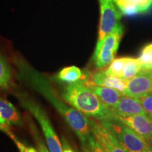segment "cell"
<instances>
[{"label": "cell", "mask_w": 152, "mask_h": 152, "mask_svg": "<svg viewBox=\"0 0 152 152\" xmlns=\"http://www.w3.org/2000/svg\"><path fill=\"white\" fill-rule=\"evenodd\" d=\"M99 2L100 6V22L98 39L92 56V61L96 58L104 39L116 27L122 16L113 0H99Z\"/></svg>", "instance_id": "cell-5"}, {"label": "cell", "mask_w": 152, "mask_h": 152, "mask_svg": "<svg viewBox=\"0 0 152 152\" xmlns=\"http://www.w3.org/2000/svg\"><path fill=\"white\" fill-rule=\"evenodd\" d=\"M62 152H75L73 148L71 147L67 140L62 137Z\"/></svg>", "instance_id": "cell-24"}, {"label": "cell", "mask_w": 152, "mask_h": 152, "mask_svg": "<svg viewBox=\"0 0 152 152\" xmlns=\"http://www.w3.org/2000/svg\"><path fill=\"white\" fill-rule=\"evenodd\" d=\"M12 87V70L5 54L0 50V89L8 90Z\"/></svg>", "instance_id": "cell-16"}, {"label": "cell", "mask_w": 152, "mask_h": 152, "mask_svg": "<svg viewBox=\"0 0 152 152\" xmlns=\"http://www.w3.org/2000/svg\"><path fill=\"white\" fill-rule=\"evenodd\" d=\"M143 152H152V147L150 144H149V146L144 149V151Z\"/></svg>", "instance_id": "cell-25"}, {"label": "cell", "mask_w": 152, "mask_h": 152, "mask_svg": "<svg viewBox=\"0 0 152 152\" xmlns=\"http://www.w3.org/2000/svg\"><path fill=\"white\" fill-rule=\"evenodd\" d=\"M151 92H152V89H151Z\"/></svg>", "instance_id": "cell-29"}, {"label": "cell", "mask_w": 152, "mask_h": 152, "mask_svg": "<svg viewBox=\"0 0 152 152\" xmlns=\"http://www.w3.org/2000/svg\"><path fill=\"white\" fill-rule=\"evenodd\" d=\"M35 136V138L36 140V142H37V150L39 152H50L49 151L48 148H47L45 144H43V142L40 140V138L38 137L37 134H34Z\"/></svg>", "instance_id": "cell-23"}, {"label": "cell", "mask_w": 152, "mask_h": 152, "mask_svg": "<svg viewBox=\"0 0 152 152\" xmlns=\"http://www.w3.org/2000/svg\"><path fill=\"white\" fill-rule=\"evenodd\" d=\"M0 130L5 132L10 137L13 135V134L10 131V129H9V123L1 118V117H0Z\"/></svg>", "instance_id": "cell-22"}, {"label": "cell", "mask_w": 152, "mask_h": 152, "mask_svg": "<svg viewBox=\"0 0 152 152\" xmlns=\"http://www.w3.org/2000/svg\"><path fill=\"white\" fill-rule=\"evenodd\" d=\"M91 133L106 152H128L116 137L97 120H90Z\"/></svg>", "instance_id": "cell-8"}, {"label": "cell", "mask_w": 152, "mask_h": 152, "mask_svg": "<svg viewBox=\"0 0 152 152\" xmlns=\"http://www.w3.org/2000/svg\"><path fill=\"white\" fill-rule=\"evenodd\" d=\"M135 99L143 107L147 116L152 120V92H150Z\"/></svg>", "instance_id": "cell-19"}, {"label": "cell", "mask_w": 152, "mask_h": 152, "mask_svg": "<svg viewBox=\"0 0 152 152\" xmlns=\"http://www.w3.org/2000/svg\"><path fill=\"white\" fill-rule=\"evenodd\" d=\"M11 61L16 69L18 78L25 85L42 95L54 106L86 148L89 138L92 134L90 121L86 115L73 106L68 105L58 97L48 80L34 68L22 56L14 53L11 56Z\"/></svg>", "instance_id": "cell-1"}, {"label": "cell", "mask_w": 152, "mask_h": 152, "mask_svg": "<svg viewBox=\"0 0 152 152\" xmlns=\"http://www.w3.org/2000/svg\"><path fill=\"white\" fill-rule=\"evenodd\" d=\"M110 110L113 115L117 116H129L137 114L147 115L143 107L135 98L130 97L124 94L122 95L116 105Z\"/></svg>", "instance_id": "cell-11"}, {"label": "cell", "mask_w": 152, "mask_h": 152, "mask_svg": "<svg viewBox=\"0 0 152 152\" xmlns=\"http://www.w3.org/2000/svg\"><path fill=\"white\" fill-rule=\"evenodd\" d=\"M123 35V26L121 23H119L113 31L106 36L102 42V46L94 60L96 68H104L109 66L113 61L119 47L120 42Z\"/></svg>", "instance_id": "cell-6"}, {"label": "cell", "mask_w": 152, "mask_h": 152, "mask_svg": "<svg viewBox=\"0 0 152 152\" xmlns=\"http://www.w3.org/2000/svg\"><path fill=\"white\" fill-rule=\"evenodd\" d=\"M113 117L130 127L147 142L152 138V120L147 115L137 114L123 117L113 115Z\"/></svg>", "instance_id": "cell-9"}, {"label": "cell", "mask_w": 152, "mask_h": 152, "mask_svg": "<svg viewBox=\"0 0 152 152\" xmlns=\"http://www.w3.org/2000/svg\"><path fill=\"white\" fill-rule=\"evenodd\" d=\"M142 65L139 61L138 58H130L128 57L126 62H125L124 67H123L121 78L124 80H128L134 77L136 75L140 73L142 69Z\"/></svg>", "instance_id": "cell-17"}, {"label": "cell", "mask_w": 152, "mask_h": 152, "mask_svg": "<svg viewBox=\"0 0 152 152\" xmlns=\"http://www.w3.org/2000/svg\"><path fill=\"white\" fill-rule=\"evenodd\" d=\"M147 142H148V143H149V144H150V145H151V147H152V138H151V139H150L149 140H148Z\"/></svg>", "instance_id": "cell-26"}, {"label": "cell", "mask_w": 152, "mask_h": 152, "mask_svg": "<svg viewBox=\"0 0 152 152\" xmlns=\"http://www.w3.org/2000/svg\"><path fill=\"white\" fill-rule=\"evenodd\" d=\"M99 121L116 137L128 152H143L149 146V143L137 133L115 118Z\"/></svg>", "instance_id": "cell-4"}, {"label": "cell", "mask_w": 152, "mask_h": 152, "mask_svg": "<svg viewBox=\"0 0 152 152\" xmlns=\"http://www.w3.org/2000/svg\"><path fill=\"white\" fill-rule=\"evenodd\" d=\"M15 94L20 105L29 111L39 123L49 151L50 152H62L61 142L45 110L27 93L17 90L15 91Z\"/></svg>", "instance_id": "cell-3"}, {"label": "cell", "mask_w": 152, "mask_h": 152, "mask_svg": "<svg viewBox=\"0 0 152 152\" xmlns=\"http://www.w3.org/2000/svg\"><path fill=\"white\" fill-rule=\"evenodd\" d=\"M83 83L87 86L90 87L91 90L96 94L101 102L106 106H107L109 109L116 105V104L119 102L120 99L123 95L122 93L115 89L107 87L99 86V85H94L86 81H83Z\"/></svg>", "instance_id": "cell-13"}, {"label": "cell", "mask_w": 152, "mask_h": 152, "mask_svg": "<svg viewBox=\"0 0 152 152\" xmlns=\"http://www.w3.org/2000/svg\"><path fill=\"white\" fill-rule=\"evenodd\" d=\"M86 82L99 86L107 87L118 91L123 94L126 87V82L118 76L106 73L105 70H99L94 72H87Z\"/></svg>", "instance_id": "cell-10"}, {"label": "cell", "mask_w": 152, "mask_h": 152, "mask_svg": "<svg viewBox=\"0 0 152 152\" xmlns=\"http://www.w3.org/2000/svg\"><path fill=\"white\" fill-rule=\"evenodd\" d=\"M85 149H87L88 152H106L102 147V145L99 143L97 140L95 139L92 134H91L87 142V147Z\"/></svg>", "instance_id": "cell-21"}, {"label": "cell", "mask_w": 152, "mask_h": 152, "mask_svg": "<svg viewBox=\"0 0 152 152\" xmlns=\"http://www.w3.org/2000/svg\"><path fill=\"white\" fill-rule=\"evenodd\" d=\"M0 117L9 124L21 126L23 121L14 105L7 100L0 98Z\"/></svg>", "instance_id": "cell-15"}, {"label": "cell", "mask_w": 152, "mask_h": 152, "mask_svg": "<svg viewBox=\"0 0 152 152\" xmlns=\"http://www.w3.org/2000/svg\"><path fill=\"white\" fill-rule=\"evenodd\" d=\"M125 82V96L137 98L147 94L152 89V70L143 67L137 75Z\"/></svg>", "instance_id": "cell-7"}, {"label": "cell", "mask_w": 152, "mask_h": 152, "mask_svg": "<svg viewBox=\"0 0 152 152\" xmlns=\"http://www.w3.org/2000/svg\"><path fill=\"white\" fill-rule=\"evenodd\" d=\"M138 59L144 68H149L152 66V44L144 47Z\"/></svg>", "instance_id": "cell-20"}, {"label": "cell", "mask_w": 152, "mask_h": 152, "mask_svg": "<svg viewBox=\"0 0 152 152\" xmlns=\"http://www.w3.org/2000/svg\"><path fill=\"white\" fill-rule=\"evenodd\" d=\"M87 78V72H83L78 67L74 66L64 68L56 75V79L58 81L66 84L85 81Z\"/></svg>", "instance_id": "cell-14"}, {"label": "cell", "mask_w": 152, "mask_h": 152, "mask_svg": "<svg viewBox=\"0 0 152 152\" xmlns=\"http://www.w3.org/2000/svg\"><path fill=\"white\" fill-rule=\"evenodd\" d=\"M117 1V0H113V1Z\"/></svg>", "instance_id": "cell-28"}, {"label": "cell", "mask_w": 152, "mask_h": 152, "mask_svg": "<svg viewBox=\"0 0 152 152\" xmlns=\"http://www.w3.org/2000/svg\"><path fill=\"white\" fill-rule=\"evenodd\" d=\"M125 16H134L149 11L152 8V0H117L114 1Z\"/></svg>", "instance_id": "cell-12"}, {"label": "cell", "mask_w": 152, "mask_h": 152, "mask_svg": "<svg viewBox=\"0 0 152 152\" xmlns=\"http://www.w3.org/2000/svg\"><path fill=\"white\" fill-rule=\"evenodd\" d=\"M128 57H121L118 58H114L111 64L109 65V67L105 70L106 73L110 75H113L121 77L122 75L123 67L126 62Z\"/></svg>", "instance_id": "cell-18"}, {"label": "cell", "mask_w": 152, "mask_h": 152, "mask_svg": "<svg viewBox=\"0 0 152 152\" xmlns=\"http://www.w3.org/2000/svg\"><path fill=\"white\" fill-rule=\"evenodd\" d=\"M149 68V69H151L152 70V66H150V67H149V68Z\"/></svg>", "instance_id": "cell-27"}, {"label": "cell", "mask_w": 152, "mask_h": 152, "mask_svg": "<svg viewBox=\"0 0 152 152\" xmlns=\"http://www.w3.org/2000/svg\"><path fill=\"white\" fill-rule=\"evenodd\" d=\"M61 97L86 116L97 121L113 117L111 110L101 102L96 94L83 81L66 85L63 89Z\"/></svg>", "instance_id": "cell-2"}]
</instances>
